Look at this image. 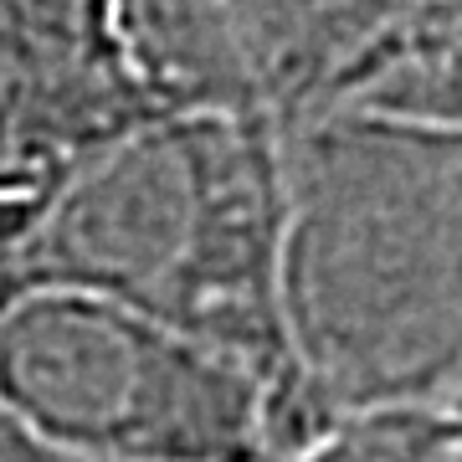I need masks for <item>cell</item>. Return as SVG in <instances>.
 Segmentation results:
<instances>
[{"label": "cell", "instance_id": "1", "mask_svg": "<svg viewBox=\"0 0 462 462\" xmlns=\"http://www.w3.org/2000/svg\"><path fill=\"white\" fill-rule=\"evenodd\" d=\"M273 175L263 139L200 118L124 144L42 242L36 288H88L206 339V319L263 314ZM211 345V339H206Z\"/></svg>", "mask_w": 462, "mask_h": 462}, {"label": "cell", "instance_id": "2", "mask_svg": "<svg viewBox=\"0 0 462 462\" xmlns=\"http://www.w3.org/2000/svg\"><path fill=\"white\" fill-rule=\"evenodd\" d=\"M0 411L103 462H257V380L221 345L88 288H32L0 319Z\"/></svg>", "mask_w": 462, "mask_h": 462}]
</instances>
